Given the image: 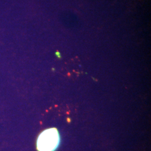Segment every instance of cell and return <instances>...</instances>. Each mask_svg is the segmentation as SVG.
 Here are the masks:
<instances>
[{"label": "cell", "mask_w": 151, "mask_h": 151, "mask_svg": "<svg viewBox=\"0 0 151 151\" xmlns=\"http://www.w3.org/2000/svg\"><path fill=\"white\" fill-rule=\"evenodd\" d=\"M59 132L52 128L44 130L39 135L37 141L38 151H54L60 144Z\"/></svg>", "instance_id": "6da1fadb"}]
</instances>
